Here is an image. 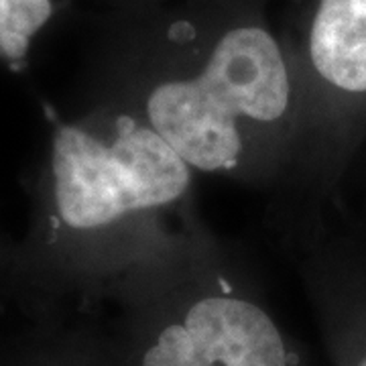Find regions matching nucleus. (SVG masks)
<instances>
[{
	"mask_svg": "<svg viewBox=\"0 0 366 366\" xmlns=\"http://www.w3.org/2000/svg\"><path fill=\"white\" fill-rule=\"evenodd\" d=\"M106 23L102 59L132 71V108L194 171L249 169L287 129L300 67L264 0H114Z\"/></svg>",
	"mask_w": 366,
	"mask_h": 366,
	"instance_id": "f257e3e1",
	"label": "nucleus"
},
{
	"mask_svg": "<svg viewBox=\"0 0 366 366\" xmlns=\"http://www.w3.org/2000/svg\"><path fill=\"white\" fill-rule=\"evenodd\" d=\"M194 173L131 104L104 90L53 124L31 230L2 297L26 317L67 315L131 283V234L182 208Z\"/></svg>",
	"mask_w": 366,
	"mask_h": 366,
	"instance_id": "f03ea898",
	"label": "nucleus"
},
{
	"mask_svg": "<svg viewBox=\"0 0 366 366\" xmlns=\"http://www.w3.org/2000/svg\"><path fill=\"white\" fill-rule=\"evenodd\" d=\"M98 327L112 366H301L297 344L250 289L199 269H165L124 289Z\"/></svg>",
	"mask_w": 366,
	"mask_h": 366,
	"instance_id": "7ed1b4c3",
	"label": "nucleus"
},
{
	"mask_svg": "<svg viewBox=\"0 0 366 366\" xmlns=\"http://www.w3.org/2000/svg\"><path fill=\"white\" fill-rule=\"evenodd\" d=\"M291 53L336 90L366 94V0H289Z\"/></svg>",
	"mask_w": 366,
	"mask_h": 366,
	"instance_id": "20e7f679",
	"label": "nucleus"
},
{
	"mask_svg": "<svg viewBox=\"0 0 366 366\" xmlns=\"http://www.w3.org/2000/svg\"><path fill=\"white\" fill-rule=\"evenodd\" d=\"M0 366H112L96 324L74 315L29 317L0 342Z\"/></svg>",
	"mask_w": 366,
	"mask_h": 366,
	"instance_id": "39448f33",
	"label": "nucleus"
},
{
	"mask_svg": "<svg viewBox=\"0 0 366 366\" xmlns=\"http://www.w3.org/2000/svg\"><path fill=\"white\" fill-rule=\"evenodd\" d=\"M78 0H0V64L16 69L31 59L55 23Z\"/></svg>",
	"mask_w": 366,
	"mask_h": 366,
	"instance_id": "423d86ee",
	"label": "nucleus"
},
{
	"mask_svg": "<svg viewBox=\"0 0 366 366\" xmlns=\"http://www.w3.org/2000/svg\"><path fill=\"white\" fill-rule=\"evenodd\" d=\"M9 267H11V250L4 249V244L0 242V297H2V289H4Z\"/></svg>",
	"mask_w": 366,
	"mask_h": 366,
	"instance_id": "0eeeda50",
	"label": "nucleus"
},
{
	"mask_svg": "<svg viewBox=\"0 0 366 366\" xmlns=\"http://www.w3.org/2000/svg\"><path fill=\"white\" fill-rule=\"evenodd\" d=\"M352 366H366V352L362 354V356H360V358H358V360H356Z\"/></svg>",
	"mask_w": 366,
	"mask_h": 366,
	"instance_id": "6e6552de",
	"label": "nucleus"
}]
</instances>
